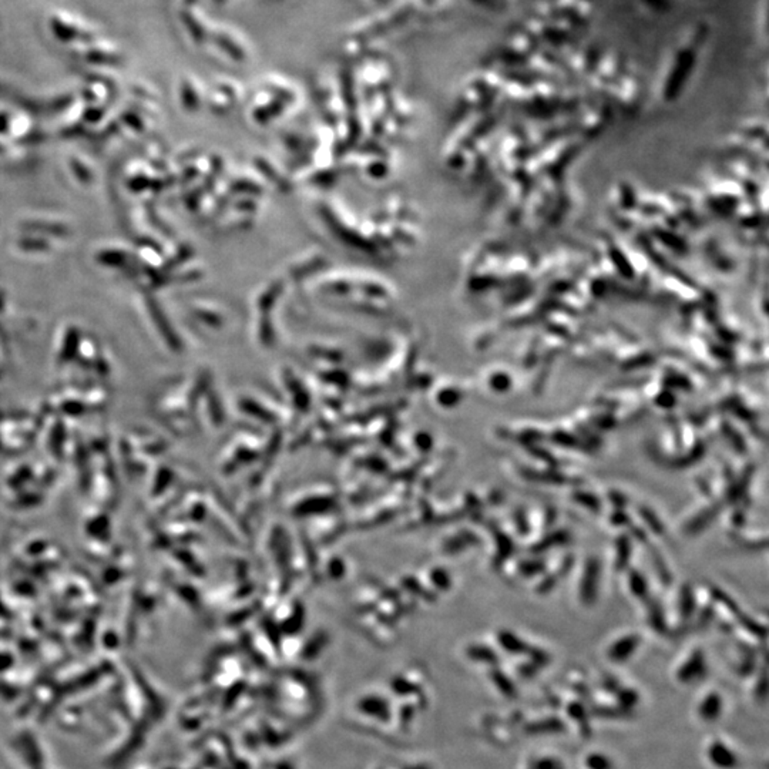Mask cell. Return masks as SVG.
<instances>
[{
    "instance_id": "8",
    "label": "cell",
    "mask_w": 769,
    "mask_h": 769,
    "mask_svg": "<svg viewBox=\"0 0 769 769\" xmlns=\"http://www.w3.org/2000/svg\"><path fill=\"white\" fill-rule=\"evenodd\" d=\"M567 712H569V717L578 723L581 732L587 734L585 737H589L590 723H589V712H587L585 707L581 703H577V701H576V703H572L567 707Z\"/></svg>"
},
{
    "instance_id": "13",
    "label": "cell",
    "mask_w": 769,
    "mask_h": 769,
    "mask_svg": "<svg viewBox=\"0 0 769 769\" xmlns=\"http://www.w3.org/2000/svg\"><path fill=\"white\" fill-rule=\"evenodd\" d=\"M470 654H471V657L474 655V659H478V660L485 661V663H491V664H494V663H497V660H499V657H497V654H496L493 650L487 648V647H485V648H483V647H480V648H471Z\"/></svg>"
},
{
    "instance_id": "11",
    "label": "cell",
    "mask_w": 769,
    "mask_h": 769,
    "mask_svg": "<svg viewBox=\"0 0 769 769\" xmlns=\"http://www.w3.org/2000/svg\"><path fill=\"white\" fill-rule=\"evenodd\" d=\"M639 699H640L639 694L631 688H623L619 690L617 692V701L623 711H628L630 708L636 707L639 704Z\"/></svg>"
},
{
    "instance_id": "6",
    "label": "cell",
    "mask_w": 769,
    "mask_h": 769,
    "mask_svg": "<svg viewBox=\"0 0 769 769\" xmlns=\"http://www.w3.org/2000/svg\"><path fill=\"white\" fill-rule=\"evenodd\" d=\"M565 730V726L563 723L561 719L552 717V718H546V719H541V721H536L526 728L527 732L530 734H557V732H563Z\"/></svg>"
},
{
    "instance_id": "5",
    "label": "cell",
    "mask_w": 769,
    "mask_h": 769,
    "mask_svg": "<svg viewBox=\"0 0 769 769\" xmlns=\"http://www.w3.org/2000/svg\"><path fill=\"white\" fill-rule=\"evenodd\" d=\"M499 643L502 645V648L513 655H522V654H527L530 647L529 644L520 639L518 636H516L513 631L509 630H503L500 631L499 634Z\"/></svg>"
},
{
    "instance_id": "10",
    "label": "cell",
    "mask_w": 769,
    "mask_h": 769,
    "mask_svg": "<svg viewBox=\"0 0 769 769\" xmlns=\"http://www.w3.org/2000/svg\"><path fill=\"white\" fill-rule=\"evenodd\" d=\"M584 763L589 769H614L613 759L601 752L589 754L585 757Z\"/></svg>"
},
{
    "instance_id": "7",
    "label": "cell",
    "mask_w": 769,
    "mask_h": 769,
    "mask_svg": "<svg viewBox=\"0 0 769 769\" xmlns=\"http://www.w3.org/2000/svg\"><path fill=\"white\" fill-rule=\"evenodd\" d=\"M590 565L587 567V573L585 577L583 580V587H581V598L585 604H590L594 601V596H596V590L592 587V583H594L597 580V563H589Z\"/></svg>"
},
{
    "instance_id": "12",
    "label": "cell",
    "mask_w": 769,
    "mask_h": 769,
    "mask_svg": "<svg viewBox=\"0 0 769 769\" xmlns=\"http://www.w3.org/2000/svg\"><path fill=\"white\" fill-rule=\"evenodd\" d=\"M630 589L637 597H643V596L645 597V594L648 592L645 580L641 577V574H639L636 572L632 573V576L630 577Z\"/></svg>"
},
{
    "instance_id": "1",
    "label": "cell",
    "mask_w": 769,
    "mask_h": 769,
    "mask_svg": "<svg viewBox=\"0 0 769 769\" xmlns=\"http://www.w3.org/2000/svg\"><path fill=\"white\" fill-rule=\"evenodd\" d=\"M707 674V663L704 652L695 650L676 671V680L683 684H694L703 680Z\"/></svg>"
},
{
    "instance_id": "3",
    "label": "cell",
    "mask_w": 769,
    "mask_h": 769,
    "mask_svg": "<svg viewBox=\"0 0 769 769\" xmlns=\"http://www.w3.org/2000/svg\"><path fill=\"white\" fill-rule=\"evenodd\" d=\"M708 761L718 769H737L738 755L723 741H712L707 750Z\"/></svg>"
},
{
    "instance_id": "14",
    "label": "cell",
    "mask_w": 769,
    "mask_h": 769,
    "mask_svg": "<svg viewBox=\"0 0 769 769\" xmlns=\"http://www.w3.org/2000/svg\"><path fill=\"white\" fill-rule=\"evenodd\" d=\"M650 623H651V625H652L654 630H659V631H664V630H665V621H664V619H663L661 608L655 607V608L651 610Z\"/></svg>"
},
{
    "instance_id": "4",
    "label": "cell",
    "mask_w": 769,
    "mask_h": 769,
    "mask_svg": "<svg viewBox=\"0 0 769 769\" xmlns=\"http://www.w3.org/2000/svg\"><path fill=\"white\" fill-rule=\"evenodd\" d=\"M722 710H723V699L721 694L717 691H711L701 699L697 712L698 717L704 722H714L722 715Z\"/></svg>"
},
{
    "instance_id": "2",
    "label": "cell",
    "mask_w": 769,
    "mask_h": 769,
    "mask_svg": "<svg viewBox=\"0 0 769 769\" xmlns=\"http://www.w3.org/2000/svg\"><path fill=\"white\" fill-rule=\"evenodd\" d=\"M641 644V637L639 634H627L617 639L612 645L608 647L607 657L616 664L627 663L632 655L636 654Z\"/></svg>"
},
{
    "instance_id": "15",
    "label": "cell",
    "mask_w": 769,
    "mask_h": 769,
    "mask_svg": "<svg viewBox=\"0 0 769 769\" xmlns=\"http://www.w3.org/2000/svg\"><path fill=\"white\" fill-rule=\"evenodd\" d=\"M534 769H564L563 763L554 758H541L533 762Z\"/></svg>"
},
{
    "instance_id": "9",
    "label": "cell",
    "mask_w": 769,
    "mask_h": 769,
    "mask_svg": "<svg viewBox=\"0 0 769 769\" xmlns=\"http://www.w3.org/2000/svg\"><path fill=\"white\" fill-rule=\"evenodd\" d=\"M490 676H491L493 684H494L497 688H499V691H500L505 697H507V698L516 697L517 690H516V685H514V683L512 681V678H510L509 675H506L505 672H502V671H499V670H493L491 674H490Z\"/></svg>"
}]
</instances>
